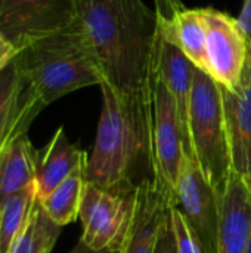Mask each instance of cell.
I'll return each instance as SVG.
<instances>
[{
	"mask_svg": "<svg viewBox=\"0 0 251 253\" xmlns=\"http://www.w3.org/2000/svg\"><path fill=\"white\" fill-rule=\"evenodd\" d=\"M99 87L102 111L84 178L107 191L127 194L136 188L133 176L138 165L143 159L149 165L152 89L124 95L108 84Z\"/></svg>",
	"mask_w": 251,
	"mask_h": 253,
	"instance_id": "obj_2",
	"label": "cell"
},
{
	"mask_svg": "<svg viewBox=\"0 0 251 253\" xmlns=\"http://www.w3.org/2000/svg\"><path fill=\"white\" fill-rule=\"evenodd\" d=\"M176 197L178 208L197 234L203 253H217L219 199L195 157L186 151L176 184Z\"/></svg>",
	"mask_w": 251,
	"mask_h": 253,
	"instance_id": "obj_9",
	"label": "cell"
},
{
	"mask_svg": "<svg viewBox=\"0 0 251 253\" xmlns=\"http://www.w3.org/2000/svg\"><path fill=\"white\" fill-rule=\"evenodd\" d=\"M77 19V0H0V36L18 50Z\"/></svg>",
	"mask_w": 251,
	"mask_h": 253,
	"instance_id": "obj_7",
	"label": "cell"
},
{
	"mask_svg": "<svg viewBox=\"0 0 251 253\" xmlns=\"http://www.w3.org/2000/svg\"><path fill=\"white\" fill-rule=\"evenodd\" d=\"M207 40V74L217 84L235 89L250 55V43L238 19L215 7H201Z\"/></svg>",
	"mask_w": 251,
	"mask_h": 253,
	"instance_id": "obj_8",
	"label": "cell"
},
{
	"mask_svg": "<svg viewBox=\"0 0 251 253\" xmlns=\"http://www.w3.org/2000/svg\"><path fill=\"white\" fill-rule=\"evenodd\" d=\"M247 253H251V237H250V245H249V252Z\"/></svg>",
	"mask_w": 251,
	"mask_h": 253,
	"instance_id": "obj_26",
	"label": "cell"
},
{
	"mask_svg": "<svg viewBox=\"0 0 251 253\" xmlns=\"http://www.w3.org/2000/svg\"><path fill=\"white\" fill-rule=\"evenodd\" d=\"M246 182H247V185H249V190H250V193H251V173H250V176L246 179Z\"/></svg>",
	"mask_w": 251,
	"mask_h": 253,
	"instance_id": "obj_25",
	"label": "cell"
},
{
	"mask_svg": "<svg viewBox=\"0 0 251 253\" xmlns=\"http://www.w3.org/2000/svg\"><path fill=\"white\" fill-rule=\"evenodd\" d=\"M44 107L81 87L102 84L80 21L62 31L37 39L16 53Z\"/></svg>",
	"mask_w": 251,
	"mask_h": 253,
	"instance_id": "obj_3",
	"label": "cell"
},
{
	"mask_svg": "<svg viewBox=\"0 0 251 253\" xmlns=\"http://www.w3.org/2000/svg\"><path fill=\"white\" fill-rule=\"evenodd\" d=\"M191 151L204 178L220 194L232 170L220 84L195 68L189 104Z\"/></svg>",
	"mask_w": 251,
	"mask_h": 253,
	"instance_id": "obj_4",
	"label": "cell"
},
{
	"mask_svg": "<svg viewBox=\"0 0 251 253\" xmlns=\"http://www.w3.org/2000/svg\"><path fill=\"white\" fill-rule=\"evenodd\" d=\"M219 199L217 253H247L251 237V193L234 169Z\"/></svg>",
	"mask_w": 251,
	"mask_h": 253,
	"instance_id": "obj_11",
	"label": "cell"
},
{
	"mask_svg": "<svg viewBox=\"0 0 251 253\" xmlns=\"http://www.w3.org/2000/svg\"><path fill=\"white\" fill-rule=\"evenodd\" d=\"M61 228L49 218L37 200L27 227L15 242L10 253H50L61 236Z\"/></svg>",
	"mask_w": 251,
	"mask_h": 253,
	"instance_id": "obj_20",
	"label": "cell"
},
{
	"mask_svg": "<svg viewBox=\"0 0 251 253\" xmlns=\"http://www.w3.org/2000/svg\"><path fill=\"white\" fill-rule=\"evenodd\" d=\"M238 24H240L241 30L244 31L251 47V0H244L241 13L238 16Z\"/></svg>",
	"mask_w": 251,
	"mask_h": 253,
	"instance_id": "obj_23",
	"label": "cell"
},
{
	"mask_svg": "<svg viewBox=\"0 0 251 253\" xmlns=\"http://www.w3.org/2000/svg\"><path fill=\"white\" fill-rule=\"evenodd\" d=\"M84 170L86 165L77 168L52 193L38 200L49 218L59 227H65L74 222L80 215L83 193L86 187Z\"/></svg>",
	"mask_w": 251,
	"mask_h": 253,
	"instance_id": "obj_18",
	"label": "cell"
},
{
	"mask_svg": "<svg viewBox=\"0 0 251 253\" xmlns=\"http://www.w3.org/2000/svg\"><path fill=\"white\" fill-rule=\"evenodd\" d=\"M36 184L12 194L0 208V253H10L37 202Z\"/></svg>",
	"mask_w": 251,
	"mask_h": 253,
	"instance_id": "obj_19",
	"label": "cell"
},
{
	"mask_svg": "<svg viewBox=\"0 0 251 253\" xmlns=\"http://www.w3.org/2000/svg\"><path fill=\"white\" fill-rule=\"evenodd\" d=\"M195 67L191 61L172 43L166 42L160 36L158 49H157V62H155V76H158L163 83L170 90L185 144V151L191 153V139H189V104L191 92L194 83Z\"/></svg>",
	"mask_w": 251,
	"mask_h": 253,
	"instance_id": "obj_14",
	"label": "cell"
},
{
	"mask_svg": "<svg viewBox=\"0 0 251 253\" xmlns=\"http://www.w3.org/2000/svg\"><path fill=\"white\" fill-rule=\"evenodd\" d=\"M16 53H18V49L13 44H10L4 37L0 36V70L4 65H7Z\"/></svg>",
	"mask_w": 251,
	"mask_h": 253,
	"instance_id": "obj_24",
	"label": "cell"
},
{
	"mask_svg": "<svg viewBox=\"0 0 251 253\" xmlns=\"http://www.w3.org/2000/svg\"><path fill=\"white\" fill-rule=\"evenodd\" d=\"M154 253H179L178 252V246H176V239H175L172 221H170V213H169V218L166 219V222L163 224V227L160 230Z\"/></svg>",
	"mask_w": 251,
	"mask_h": 253,
	"instance_id": "obj_22",
	"label": "cell"
},
{
	"mask_svg": "<svg viewBox=\"0 0 251 253\" xmlns=\"http://www.w3.org/2000/svg\"><path fill=\"white\" fill-rule=\"evenodd\" d=\"M46 108L16 55L0 70V147L27 133Z\"/></svg>",
	"mask_w": 251,
	"mask_h": 253,
	"instance_id": "obj_10",
	"label": "cell"
},
{
	"mask_svg": "<svg viewBox=\"0 0 251 253\" xmlns=\"http://www.w3.org/2000/svg\"><path fill=\"white\" fill-rule=\"evenodd\" d=\"M170 209L152 179H142L135 191V215L130 233L120 253H154L160 230L169 218Z\"/></svg>",
	"mask_w": 251,
	"mask_h": 253,
	"instance_id": "obj_13",
	"label": "cell"
},
{
	"mask_svg": "<svg viewBox=\"0 0 251 253\" xmlns=\"http://www.w3.org/2000/svg\"><path fill=\"white\" fill-rule=\"evenodd\" d=\"M135 191L120 194L86 182L78 215L81 246L89 252L120 253L133 222Z\"/></svg>",
	"mask_w": 251,
	"mask_h": 253,
	"instance_id": "obj_6",
	"label": "cell"
},
{
	"mask_svg": "<svg viewBox=\"0 0 251 253\" xmlns=\"http://www.w3.org/2000/svg\"><path fill=\"white\" fill-rule=\"evenodd\" d=\"M37 151L27 133L0 147V208L12 194L36 184Z\"/></svg>",
	"mask_w": 251,
	"mask_h": 253,
	"instance_id": "obj_16",
	"label": "cell"
},
{
	"mask_svg": "<svg viewBox=\"0 0 251 253\" xmlns=\"http://www.w3.org/2000/svg\"><path fill=\"white\" fill-rule=\"evenodd\" d=\"M220 89L232 169L247 179L251 173V49L240 84Z\"/></svg>",
	"mask_w": 251,
	"mask_h": 253,
	"instance_id": "obj_12",
	"label": "cell"
},
{
	"mask_svg": "<svg viewBox=\"0 0 251 253\" xmlns=\"http://www.w3.org/2000/svg\"><path fill=\"white\" fill-rule=\"evenodd\" d=\"M77 13L102 84L124 95L151 90L160 42L155 12L142 0H77Z\"/></svg>",
	"mask_w": 251,
	"mask_h": 253,
	"instance_id": "obj_1",
	"label": "cell"
},
{
	"mask_svg": "<svg viewBox=\"0 0 251 253\" xmlns=\"http://www.w3.org/2000/svg\"><path fill=\"white\" fill-rule=\"evenodd\" d=\"M170 221L176 239V246L179 253H203L197 234L189 227L186 218L179 208L170 209Z\"/></svg>",
	"mask_w": 251,
	"mask_h": 253,
	"instance_id": "obj_21",
	"label": "cell"
},
{
	"mask_svg": "<svg viewBox=\"0 0 251 253\" xmlns=\"http://www.w3.org/2000/svg\"><path fill=\"white\" fill-rule=\"evenodd\" d=\"M164 40L175 44L195 68L207 73V40L201 9H189L183 6Z\"/></svg>",
	"mask_w": 251,
	"mask_h": 253,
	"instance_id": "obj_17",
	"label": "cell"
},
{
	"mask_svg": "<svg viewBox=\"0 0 251 253\" xmlns=\"http://www.w3.org/2000/svg\"><path fill=\"white\" fill-rule=\"evenodd\" d=\"M183 154L185 144L175 99L163 80L155 76L152 87L149 168L157 191L170 208H178L176 184Z\"/></svg>",
	"mask_w": 251,
	"mask_h": 253,
	"instance_id": "obj_5",
	"label": "cell"
},
{
	"mask_svg": "<svg viewBox=\"0 0 251 253\" xmlns=\"http://www.w3.org/2000/svg\"><path fill=\"white\" fill-rule=\"evenodd\" d=\"M87 153L71 144L64 127H59L52 139L37 151L36 190L37 199H44L77 168L87 163Z\"/></svg>",
	"mask_w": 251,
	"mask_h": 253,
	"instance_id": "obj_15",
	"label": "cell"
}]
</instances>
